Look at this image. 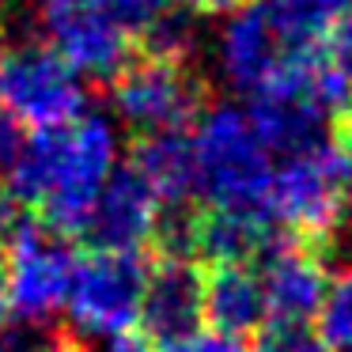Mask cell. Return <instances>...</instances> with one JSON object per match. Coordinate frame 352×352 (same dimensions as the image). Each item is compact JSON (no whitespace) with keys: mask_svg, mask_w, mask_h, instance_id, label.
Listing matches in <instances>:
<instances>
[{"mask_svg":"<svg viewBox=\"0 0 352 352\" xmlns=\"http://www.w3.org/2000/svg\"><path fill=\"white\" fill-rule=\"evenodd\" d=\"M118 140L107 118L80 114L57 129H38L23 137V148L4 170V197L42 220L65 239H80L114 170Z\"/></svg>","mask_w":352,"mask_h":352,"instance_id":"cell-1","label":"cell"},{"mask_svg":"<svg viewBox=\"0 0 352 352\" xmlns=\"http://www.w3.org/2000/svg\"><path fill=\"white\" fill-rule=\"evenodd\" d=\"M190 144L197 163V197L205 205L269 212L265 197L273 182V163L243 110L205 107V114L193 122Z\"/></svg>","mask_w":352,"mask_h":352,"instance_id":"cell-2","label":"cell"},{"mask_svg":"<svg viewBox=\"0 0 352 352\" xmlns=\"http://www.w3.org/2000/svg\"><path fill=\"white\" fill-rule=\"evenodd\" d=\"M344 163H349V152L333 137L284 155V163L273 170L265 197V208L276 220V228L329 250L341 228Z\"/></svg>","mask_w":352,"mask_h":352,"instance_id":"cell-3","label":"cell"},{"mask_svg":"<svg viewBox=\"0 0 352 352\" xmlns=\"http://www.w3.org/2000/svg\"><path fill=\"white\" fill-rule=\"evenodd\" d=\"M110 107L133 133L190 129L208 107V87L193 61L133 50V57L107 80Z\"/></svg>","mask_w":352,"mask_h":352,"instance_id":"cell-4","label":"cell"},{"mask_svg":"<svg viewBox=\"0 0 352 352\" xmlns=\"http://www.w3.org/2000/svg\"><path fill=\"white\" fill-rule=\"evenodd\" d=\"M0 107L31 133L57 129L87 110V87L50 42H0Z\"/></svg>","mask_w":352,"mask_h":352,"instance_id":"cell-5","label":"cell"},{"mask_svg":"<svg viewBox=\"0 0 352 352\" xmlns=\"http://www.w3.org/2000/svg\"><path fill=\"white\" fill-rule=\"evenodd\" d=\"M72 239L23 212L4 231V299L19 322H46L65 307L72 280Z\"/></svg>","mask_w":352,"mask_h":352,"instance_id":"cell-6","label":"cell"},{"mask_svg":"<svg viewBox=\"0 0 352 352\" xmlns=\"http://www.w3.org/2000/svg\"><path fill=\"white\" fill-rule=\"evenodd\" d=\"M152 250H102L87 246L72 261L65 311L84 333L118 337L137 326Z\"/></svg>","mask_w":352,"mask_h":352,"instance_id":"cell-7","label":"cell"},{"mask_svg":"<svg viewBox=\"0 0 352 352\" xmlns=\"http://www.w3.org/2000/svg\"><path fill=\"white\" fill-rule=\"evenodd\" d=\"M46 42L91 80H110L137 50V34L102 0H38Z\"/></svg>","mask_w":352,"mask_h":352,"instance_id":"cell-8","label":"cell"},{"mask_svg":"<svg viewBox=\"0 0 352 352\" xmlns=\"http://www.w3.org/2000/svg\"><path fill=\"white\" fill-rule=\"evenodd\" d=\"M137 322L152 344H186L205 329V261L152 250Z\"/></svg>","mask_w":352,"mask_h":352,"instance_id":"cell-9","label":"cell"},{"mask_svg":"<svg viewBox=\"0 0 352 352\" xmlns=\"http://www.w3.org/2000/svg\"><path fill=\"white\" fill-rule=\"evenodd\" d=\"M265 296L269 326H311L326 296V250L288 231H276V239L254 261Z\"/></svg>","mask_w":352,"mask_h":352,"instance_id":"cell-10","label":"cell"},{"mask_svg":"<svg viewBox=\"0 0 352 352\" xmlns=\"http://www.w3.org/2000/svg\"><path fill=\"white\" fill-rule=\"evenodd\" d=\"M163 212L167 208L160 193L144 182V175L133 163H125L110 170V178L102 182L80 239L102 250H152L160 239Z\"/></svg>","mask_w":352,"mask_h":352,"instance_id":"cell-11","label":"cell"},{"mask_svg":"<svg viewBox=\"0 0 352 352\" xmlns=\"http://www.w3.org/2000/svg\"><path fill=\"white\" fill-rule=\"evenodd\" d=\"M288 50L292 46L269 19L265 4L250 0V4L231 12V23L220 34V72L228 76V84L235 91L254 95L258 87H265L273 80V72L280 69Z\"/></svg>","mask_w":352,"mask_h":352,"instance_id":"cell-12","label":"cell"},{"mask_svg":"<svg viewBox=\"0 0 352 352\" xmlns=\"http://www.w3.org/2000/svg\"><path fill=\"white\" fill-rule=\"evenodd\" d=\"M205 326L254 341L269 326L258 269L250 261H205Z\"/></svg>","mask_w":352,"mask_h":352,"instance_id":"cell-13","label":"cell"},{"mask_svg":"<svg viewBox=\"0 0 352 352\" xmlns=\"http://www.w3.org/2000/svg\"><path fill=\"white\" fill-rule=\"evenodd\" d=\"M129 163L160 193L163 208H182L197 201V163H193V144L186 129L140 133L133 140Z\"/></svg>","mask_w":352,"mask_h":352,"instance_id":"cell-14","label":"cell"},{"mask_svg":"<svg viewBox=\"0 0 352 352\" xmlns=\"http://www.w3.org/2000/svg\"><path fill=\"white\" fill-rule=\"evenodd\" d=\"M276 31L292 50L296 46H322L326 31L337 23L352 0H261Z\"/></svg>","mask_w":352,"mask_h":352,"instance_id":"cell-15","label":"cell"},{"mask_svg":"<svg viewBox=\"0 0 352 352\" xmlns=\"http://www.w3.org/2000/svg\"><path fill=\"white\" fill-rule=\"evenodd\" d=\"M314 322H318V341L329 352H352V265L337 269L326 280V296Z\"/></svg>","mask_w":352,"mask_h":352,"instance_id":"cell-16","label":"cell"},{"mask_svg":"<svg viewBox=\"0 0 352 352\" xmlns=\"http://www.w3.org/2000/svg\"><path fill=\"white\" fill-rule=\"evenodd\" d=\"M322 50H326V57L344 72V76H349V84H352V4L337 16V23L326 31Z\"/></svg>","mask_w":352,"mask_h":352,"instance_id":"cell-17","label":"cell"},{"mask_svg":"<svg viewBox=\"0 0 352 352\" xmlns=\"http://www.w3.org/2000/svg\"><path fill=\"white\" fill-rule=\"evenodd\" d=\"M19 148H23V125L0 107V175L12 167V160L19 155Z\"/></svg>","mask_w":352,"mask_h":352,"instance_id":"cell-18","label":"cell"},{"mask_svg":"<svg viewBox=\"0 0 352 352\" xmlns=\"http://www.w3.org/2000/svg\"><path fill=\"white\" fill-rule=\"evenodd\" d=\"M186 352H250V344L239 341V337H228V333H208V337H193L186 344Z\"/></svg>","mask_w":352,"mask_h":352,"instance_id":"cell-19","label":"cell"},{"mask_svg":"<svg viewBox=\"0 0 352 352\" xmlns=\"http://www.w3.org/2000/svg\"><path fill=\"white\" fill-rule=\"evenodd\" d=\"M250 4V0H178V8L193 12V16H223V12H235Z\"/></svg>","mask_w":352,"mask_h":352,"instance_id":"cell-20","label":"cell"},{"mask_svg":"<svg viewBox=\"0 0 352 352\" xmlns=\"http://www.w3.org/2000/svg\"><path fill=\"white\" fill-rule=\"evenodd\" d=\"M110 352H155V344L148 341L144 333H118L114 337V344H110Z\"/></svg>","mask_w":352,"mask_h":352,"instance_id":"cell-21","label":"cell"},{"mask_svg":"<svg viewBox=\"0 0 352 352\" xmlns=\"http://www.w3.org/2000/svg\"><path fill=\"white\" fill-rule=\"evenodd\" d=\"M333 140H337L341 148H349V152H352V99L344 102V110L333 118Z\"/></svg>","mask_w":352,"mask_h":352,"instance_id":"cell-22","label":"cell"},{"mask_svg":"<svg viewBox=\"0 0 352 352\" xmlns=\"http://www.w3.org/2000/svg\"><path fill=\"white\" fill-rule=\"evenodd\" d=\"M341 223L352 228V152H349V163H344V182H341Z\"/></svg>","mask_w":352,"mask_h":352,"instance_id":"cell-23","label":"cell"},{"mask_svg":"<svg viewBox=\"0 0 352 352\" xmlns=\"http://www.w3.org/2000/svg\"><path fill=\"white\" fill-rule=\"evenodd\" d=\"M4 318H8V299H4V239H0V333H4Z\"/></svg>","mask_w":352,"mask_h":352,"instance_id":"cell-24","label":"cell"}]
</instances>
